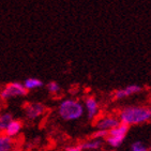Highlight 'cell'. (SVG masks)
I'll use <instances>...</instances> for the list:
<instances>
[{
	"label": "cell",
	"instance_id": "7",
	"mask_svg": "<svg viewBox=\"0 0 151 151\" xmlns=\"http://www.w3.org/2000/svg\"><path fill=\"white\" fill-rule=\"evenodd\" d=\"M120 124V121L118 117L111 116V115H106V116L99 117L96 121V130H103V131H109L111 129L116 128Z\"/></svg>",
	"mask_w": 151,
	"mask_h": 151
},
{
	"label": "cell",
	"instance_id": "18",
	"mask_svg": "<svg viewBox=\"0 0 151 151\" xmlns=\"http://www.w3.org/2000/svg\"><path fill=\"white\" fill-rule=\"evenodd\" d=\"M11 151H24V150H23V149H22V148H19V147H16V146H15L14 148L12 149Z\"/></svg>",
	"mask_w": 151,
	"mask_h": 151
},
{
	"label": "cell",
	"instance_id": "5",
	"mask_svg": "<svg viewBox=\"0 0 151 151\" xmlns=\"http://www.w3.org/2000/svg\"><path fill=\"white\" fill-rule=\"evenodd\" d=\"M45 111H46V107L44 104L40 102H30V103H27L24 107V116L27 120L35 121L40 119L41 117H43Z\"/></svg>",
	"mask_w": 151,
	"mask_h": 151
},
{
	"label": "cell",
	"instance_id": "11",
	"mask_svg": "<svg viewBox=\"0 0 151 151\" xmlns=\"http://www.w3.org/2000/svg\"><path fill=\"white\" fill-rule=\"evenodd\" d=\"M15 138L8 136L6 134H0V151H11L15 147Z\"/></svg>",
	"mask_w": 151,
	"mask_h": 151
},
{
	"label": "cell",
	"instance_id": "20",
	"mask_svg": "<svg viewBox=\"0 0 151 151\" xmlns=\"http://www.w3.org/2000/svg\"><path fill=\"white\" fill-rule=\"evenodd\" d=\"M0 104H1V100H0Z\"/></svg>",
	"mask_w": 151,
	"mask_h": 151
},
{
	"label": "cell",
	"instance_id": "2",
	"mask_svg": "<svg viewBox=\"0 0 151 151\" xmlns=\"http://www.w3.org/2000/svg\"><path fill=\"white\" fill-rule=\"evenodd\" d=\"M84 105L79 100L68 98L63 99L57 106V115L61 120L67 122L76 121L84 116Z\"/></svg>",
	"mask_w": 151,
	"mask_h": 151
},
{
	"label": "cell",
	"instance_id": "6",
	"mask_svg": "<svg viewBox=\"0 0 151 151\" xmlns=\"http://www.w3.org/2000/svg\"><path fill=\"white\" fill-rule=\"evenodd\" d=\"M84 109L85 114L87 115L89 120L96 119L100 115V104L99 101L94 96H87L84 101Z\"/></svg>",
	"mask_w": 151,
	"mask_h": 151
},
{
	"label": "cell",
	"instance_id": "17",
	"mask_svg": "<svg viewBox=\"0 0 151 151\" xmlns=\"http://www.w3.org/2000/svg\"><path fill=\"white\" fill-rule=\"evenodd\" d=\"M65 151H81V144H78V145H71V146H68L67 148H65Z\"/></svg>",
	"mask_w": 151,
	"mask_h": 151
},
{
	"label": "cell",
	"instance_id": "16",
	"mask_svg": "<svg viewBox=\"0 0 151 151\" xmlns=\"http://www.w3.org/2000/svg\"><path fill=\"white\" fill-rule=\"evenodd\" d=\"M108 131H103V130H96L94 133L92 134V138H98V139H103L104 140L107 136Z\"/></svg>",
	"mask_w": 151,
	"mask_h": 151
},
{
	"label": "cell",
	"instance_id": "14",
	"mask_svg": "<svg viewBox=\"0 0 151 151\" xmlns=\"http://www.w3.org/2000/svg\"><path fill=\"white\" fill-rule=\"evenodd\" d=\"M46 89H47V91L50 93V94H58V93L61 91L60 85H59L57 81H50V83H47Z\"/></svg>",
	"mask_w": 151,
	"mask_h": 151
},
{
	"label": "cell",
	"instance_id": "13",
	"mask_svg": "<svg viewBox=\"0 0 151 151\" xmlns=\"http://www.w3.org/2000/svg\"><path fill=\"white\" fill-rule=\"evenodd\" d=\"M13 119H14V116L10 111H1L0 113V134L6 132L9 123Z\"/></svg>",
	"mask_w": 151,
	"mask_h": 151
},
{
	"label": "cell",
	"instance_id": "4",
	"mask_svg": "<svg viewBox=\"0 0 151 151\" xmlns=\"http://www.w3.org/2000/svg\"><path fill=\"white\" fill-rule=\"evenodd\" d=\"M129 125L120 123L118 127L109 130L107 133V136L105 138V142L111 148H118L123 144L125 137L129 133Z\"/></svg>",
	"mask_w": 151,
	"mask_h": 151
},
{
	"label": "cell",
	"instance_id": "12",
	"mask_svg": "<svg viewBox=\"0 0 151 151\" xmlns=\"http://www.w3.org/2000/svg\"><path fill=\"white\" fill-rule=\"evenodd\" d=\"M24 87L26 88L27 91H33L37 89H40L44 86V83L38 77H28L24 81Z\"/></svg>",
	"mask_w": 151,
	"mask_h": 151
},
{
	"label": "cell",
	"instance_id": "8",
	"mask_svg": "<svg viewBox=\"0 0 151 151\" xmlns=\"http://www.w3.org/2000/svg\"><path fill=\"white\" fill-rule=\"evenodd\" d=\"M142 91V87L139 85L133 84V85H129L127 87L121 88V89H118V90L115 91L114 93V98L115 100H124L129 96H132L134 94H138Z\"/></svg>",
	"mask_w": 151,
	"mask_h": 151
},
{
	"label": "cell",
	"instance_id": "19",
	"mask_svg": "<svg viewBox=\"0 0 151 151\" xmlns=\"http://www.w3.org/2000/svg\"><path fill=\"white\" fill-rule=\"evenodd\" d=\"M148 151H151V145H150V148L148 149Z\"/></svg>",
	"mask_w": 151,
	"mask_h": 151
},
{
	"label": "cell",
	"instance_id": "9",
	"mask_svg": "<svg viewBox=\"0 0 151 151\" xmlns=\"http://www.w3.org/2000/svg\"><path fill=\"white\" fill-rule=\"evenodd\" d=\"M24 128V123L22 120L19 119H13L11 122L9 123L8 128H6L4 134H6L8 136L12 137V138H16V137L22 133Z\"/></svg>",
	"mask_w": 151,
	"mask_h": 151
},
{
	"label": "cell",
	"instance_id": "10",
	"mask_svg": "<svg viewBox=\"0 0 151 151\" xmlns=\"http://www.w3.org/2000/svg\"><path fill=\"white\" fill-rule=\"evenodd\" d=\"M102 146H103V139H98V138H91L81 144V151H96L101 149Z\"/></svg>",
	"mask_w": 151,
	"mask_h": 151
},
{
	"label": "cell",
	"instance_id": "3",
	"mask_svg": "<svg viewBox=\"0 0 151 151\" xmlns=\"http://www.w3.org/2000/svg\"><path fill=\"white\" fill-rule=\"evenodd\" d=\"M28 91L24 87L23 83L19 81H11L8 83L0 89V100L1 101H10L13 99L23 98Z\"/></svg>",
	"mask_w": 151,
	"mask_h": 151
},
{
	"label": "cell",
	"instance_id": "1",
	"mask_svg": "<svg viewBox=\"0 0 151 151\" xmlns=\"http://www.w3.org/2000/svg\"><path fill=\"white\" fill-rule=\"evenodd\" d=\"M120 123L127 125L144 124L151 120V107L142 105H131L122 108L118 116Z\"/></svg>",
	"mask_w": 151,
	"mask_h": 151
},
{
	"label": "cell",
	"instance_id": "15",
	"mask_svg": "<svg viewBox=\"0 0 151 151\" xmlns=\"http://www.w3.org/2000/svg\"><path fill=\"white\" fill-rule=\"evenodd\" d=\"M130 151H148V148L146 147L144 142L137 140V142H134L131 145Z\"/></svg>",
	"mask_w": 151,
	"mask_h": 151
}]
</instances>
